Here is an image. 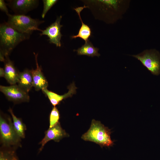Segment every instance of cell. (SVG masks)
<instances>
[{
    "label": "cell",
    "instance_id": "3957f363",
    "mask_svg": "<svg viewBox=\"0 0 160 160\" xmlns=\"http://www.w3.org/2000/svg\"><path fill=\"white\" fill-rule=\"evenodd\" d=\"M110 130L105 127L100 121L93 119L88 131L83 134L81 138L86 141L95 143L101 147L112 146L113 144L111 140Z\"/></svg>",
    "mask_w": 160,
    "mask_h": 160
},
{
    "label": "cell",
    "instance_id": "7a4b0ae2",
    "mask_svg": "<svg viewBox=\"0 0 160 160\" xmlns=\"http://www.w3.org/2000/svg\"><path fill=\"white\" fill-rule=\"evenodd\" d=\"M30 34L19 32L7 22L0 25V54L9 56L20 43L30 38Z\"/></svg>",
    "mask_w": 160,
    "mask_h": 160
},
{
    "label": "cell",
    "instance_id": "44dd1931",
    "mask_svg": "<svg viewBox=\"0 0 160 160\" xmlns=\"http://www.w3.org/2000/svg\"><path fill=\"white\" fill-rule=\"evenodd\" d=\"M0 9L2 11L5 12L7 15L9 14L7 4L4 0H0Z\"/></svg>",
    "mask_w": 160,
    "mask_h": 160
},
{
    "label": "cell",
    "instance_id": "6da1fadb",
    "mask_svg": "<svg viewBox=\"0 0 160 160\" xmlns=\"http://www.w3.org/2000/svg\"><path fill=\"white\" fill-rule=\"evenodd\" d=\"M91 11L95 18L113 24L122 18L129 8L128 0L81 1Z\"/></svg>",
    "mask_w": 160,
    "mask_h": 160
},
{
    "label": "cell",
    "instance_id": "9a60e30c",
    "mask_svg": "<svg viewBox=\"0 0 160 160\" xmlns=\"http://www.w3.org/2000/svg\"><path fill=\"white\" fill-rule=\"evenodd\" d=\"M87 8V7L84 5L83 7H79L74 9L79 15L82 24L78 34L71 37L72 39H75L78 37L80 38L85 41V42L89 40L88 39L91 36L92 33L90 28L87 25L84 23L80 15L81 12L84 9Z\"/></svg>",
    "mask_w": 160,
    "mask_h": 160
},
{
    "label": "cell",
    "instance_id": "9c48e42d",
    "mask_svg": "<svg viewBox=\"0 0 160 160\" xmlns=\"http://www.w3.org/2000/svg\"><path fill=\"white\" fill-rule=\"evenodd\" d=\"M7 1V4L17 15H25L36 8L39 3L37 0H11Z\"/></svg>",
    "mask_w": 160,
    "mask_h": 160
},
{
    "label": "cell",
    "instance_id": "8992f818",
    "mask_svg": "<svg viewBox=\"0 0 160 160\" xmlns=\"http://www.w3.org/2000/svg\"><path fill=\"white\" fill-rule=\"evenodd\" d=\"M132 56L140 61L153 75L160 74V53L156 49H146Z\"/></svg>",
    "mask_w": 160,
    "mask_h": 160
},
{
    "label": "cell",
    "instance_id": "4fadbf2b",
    "mask_svg": "<svg viewBox=\"0 0 160 160\" xmlns=\"http://www.w3.org/2000/svg\"><path fill=\"white\" fill-rule=\"evenodd\" d=\"M4 62L5 73L4 78L11 85L17 84L20 72L16 69L13 62L10 59L9 56L5 57Z\"/></svg>",
    "mask_w": 160,
    "mask_h": 160
},
{
    "label": "cell",
    "instance_id": "ba28073f",
    "mask_svg": "<svg viewBox=\"0 0 160 160\" xmlns=\"http://www.w3.org/2000/svg\"><path fill=\"white\" fill-rule=\"evenodd\" d=\"M62 18L60 15L57 17L55 21L49 26L46 29L42 30L40 35L47 36L49 38L50 43L55 44L57 47H60L61 45L60 40L62 36L60 32L61 28L63 26L60 24Z\"/></svg>",
    "mask_w": 160,
    "mask_h": 160
},
{
    "label": "cell",
    "instance_id": "7402d4cb",
    "mask_svg": "<svg viewBox=\"0 0 160 160\" xmlns=\"http://www.w3.org/2000/svg\"><path fill=\"white\" fill-rule=\"evenodd\" d=\"M5 73L4 68H0V77H4Z\"/></svg>",
    "mask_w": 160,
    "mask_h": 160
},
{
    "label": "cell",
    "instance_id": "d6986e66",
    "mask_svg": "<svg viewBox=\"0 0 160 160\" xmlns=\"http://www.w3.org/2000/svg\"><path fill=\"white\" fill-rule=\"evenodd\" d=\"M60 118L59 112L56 106H54L49 116V128L52 127L58 123Z\"/></svg>",
    "mask_w": 160,
    "mask_h": 160
},
{
    "label": "cell",
    "instance_id": "7c38bea8",
    "mask_svg": "<svg viewBox=\"0 0 160 160\" xmlns=\"http://www.w3.org/2000/svg\"><path fill=\"white\" fill-rule=\"evenodd\" d=\"M35 55L36 68L31 70L33 80V87L36 91L47 88L48 86V81L41 71V67L39 65L38 60V54Z\"/></svg>",
    "mask_w": 160,
    "mask_h": 160
},
{
    "label": "cell",
    "instance_id": "5b68a950",
    "mask_svg": "<svg viewBox=\"0 0 160 160\" xmlns=\"http://www.w3.org/2000/svg\"><path fill=\"white\" fill-rule=\"evenodd\" d=\"M7 16V23L20 33L31 35L34 31H42L39 27L44 22L43 20L33 19L30 16L24 15L9 14Z\"/></svg>",
    "mask_w": 160,
    "mask_h": 160
},
{
    "label": "cell",
    "instance_id": "e0dca14e",
    "mask_svg": "<svg viewBox=\"0 0 160 160\" xmlns=\"http://www.w3.org/2000/svg\"><path fill=\"white\" fill-rule=\"evenodd\" d=\"M8 111L10 113L13 120V125L15 130L21 138L25 137V132L26 129L25 124L21 119L17 118L14 114L12 109L10 108Z\"/></svg>",
    "mask_w": 160,
    "mask_h": 160
},
{
    "label": "cell",
    "instance_id": "ffe728a7",
    "mask_svg": "<svg viewBox=\"0 0 160 160\" xmlns=\"http://www.w3.org/2000/svg\"><path fill=\"white\" fill-rule=\"evenodd\" d=\"M43 9L41 14V17L44 18L47 12L58 1L57 0H43Z\"/></svg>",
    "mask_w": 160,
    "mask_h": 160
},
{
    "label": "cell",
    "instance_id": "5bb4252c",
    "mask_svg": "<svg viewBox=\"0 0 160 160\" xmlns=\"http://www.w3.org/2000/svg\"><path fill=\"white\" fill-rule=\"evenodd\" d=\"M17 83L20 88L28 93L33 87L31 70L26 69L23 71L20 72Z\"/></svg>",
    "mask_w": 160,
    "mask_h": 160
},
{
    "label": "cell",
    "instance_id": "ac0fdd59",
    "mask_svg": "<svg viewBox=\"0 0 160 160\" xmlns=\"http://www.w3.org/2000/svg\"><path fill=\"white\" fill-rule=\"evenodd\" d=\"M16 148L1 147L0 152V160H19Z\"/></svg>",
    "mask_w": 160,
    "mask_h": 160
},
{
    "label": "cell",
    "instance_id": "52a82bcc",
    "mask_svg": "<svg viewBox=\"0 0 160 160\" xmlns=\"http://www.w3.org/2000/svg\"><path fill=\"white\" fill-rule=\"evenodd\" d=\"M0 91L9 100L15 103L28 102L30 100L28 93L23 90L17 84L8 86L0 85Z\"/></svg>",
    "mask_w": 160,
    "mask_h": 160
},
{
    "label": "cell",
    "instance_id": "2e32d148",
    "mask_svg": "<svg viewBox=\"0 0 160 160\" xmlns=\"http://www.w3.org/2000/svg\"><path fill=\"white\" fill-rule=\"evenodd\" d=\"M99 49L95 47L92 43L89 40L76 51L79 55H85L89 57L95 56L99 57L100 54L98 53Z\"/></svg>",
    "mask_w": 160,
    "mask_h": 160
},
{
    "label": "cell",
    "instance_id": "30bf717a",
    "mask_svg": "<svg viewBox=\"0 0 160 160\" xmlns=\"http://www.w3.org/2000/svg\"><path fill=\"white\" fill-rule=\"evenodd\" d=\"M45 134L44 137L39 143L41 145L39 150V152L42 150L45 145L50 140L59 142L63 138L69 136L62 128L60 122L52 127L49 128L45 132Z\"/></svg>",
    "mask_w": 160,
    "mask_h": 160
},
{
    "label": "cell",
    "instance_id": "8fae6325",
    "mask_svg": "<svg viewBox=\"0 0 160 160\" xmlns=\"http://www.w3.org/2000/svg\"><path fill=\"white\" fill-rule=\"evenodd\" d=\"M68 91L67 93L63 95H60L46 88L42 90V92L48 97L51 104L54 107L58 105L63 100L68 97H71L76 93L77 88L73 82L68 87Z\"/></svg>",
    "mask_w": 160,
    "mask_h": 160
},
{
    "label": "cell",
    "instance_id": "277c9868",
    "mask_svg": "<svg viewBox=\"0 0 160 160\" xmlns=\"http://www.w3.org/2000/svg\"><path fill=\"white\" fill-rule=\"evenodd\" d=\"M0 136L2 147L16 149L21 147V138L15 130L11 118L2 113L0 116Z\"/></svg>",
    "mask_w": 160,
    "mask_h": 160
}]
</instances>
